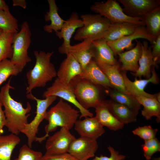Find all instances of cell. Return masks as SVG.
I'll use <instances>...</instances> for the list:
<instances>
[{"instance_id":"f6af8a7d","label":"cell","mask_w":160,"mask_h":160,"mask_svg":"<svg viewBox=\"0 0 160 160\" xmlns=\"http://www.w3.org/2000/svg\"><path fill=\"white\" fill-rule=\"evenodd\" d=\"M153 160H160V158H156L153 159Z\"/></svg>"},{"instance_id":"7bdbcfd3","label":"cell","mask_w":160,"mask_h":160,"mask_svg":"<svg viewBox=\"0 0 160 160\" xmlns=\"http://www.w3.org/2000/svg\"><path fill=\"white\" fill-rule=\"evenodd\" d=\"M0 10H9L8 6L4 0H0Z\"/></svg>"},{"instance_id":"603a6c76","label":"cell","mask_w":160,"mask_h":160,"mask_svg":"<svg viewBox=\"0 0 160 160\" xmlns=\"http://www.w3.org/2000/svg\"><path fill=\"white\" fill-rule=\"evenodd\" d=\"M103 101L95 108V117L103 127L116 131L121 129L124 124L116 118L109 110Z\"/></svg>"},{"instance_id":"d4e9b609","label":"cell","mask_w":160,"mask_h":160,"mask_svg":"<svg viewBox=\"0 0 160 160\" xmlns=\"http://www.w3.org/2000/svg\"><path fill=\"white\" fill-rule=\"evenodd\" d=\"M92 43L94 60L111 65L118 63L113 52L106 41L100 39L93 41Z\"/></svg>"},{"instance_id":"f546056e","label":"cell","mask_w":160,"mask_h":160,"mask_svg":"<svg viewBox=\"0 0 160 160\" xmlns=\"http://www.w3.org/2000/svg\"><path fill=\"white\" fill-rule=\"evenodd\" d=\"M146 28L154 40L160 34V7L143 16Z\"/></svg>"},{"instance_id":"83f0119b","label":"cell","mask_w":160,"mask_h":160,"mask_svg":"<svg viewBox=\"0 0 160 160\" xmlns=\"http://www.w3.org/2000/svg\"><path fill=\"white\" fill-rule=\"evenodd\" d=\"M141 105L143 106L141 111L142 115L148 120L153 116L157 117L156 121H160V103L156 98L143 96L135 97Z\"/></svg>"},{"instance_id":"9a60e30c","label":"cell","mask_w":160,"mask_h":160,"mask_svg":"<svg viewBox=\"0 0 160 160\" xmlns=\"http://www.w3.org/2000/svg\"><path fill=\"white\" fill-rule=\"evenodd\" d=\"M83 25L81 19L79 18L76 12L72 13L69 18L65 21L59 31L56 32V36L60 39H63V42L58 48V51L61 53L66 54L68 48L71 45V39L76 29Z\"/></svg>"},{"instance_id":"d6a6232c","label":"cell","mask_w":160,"mask_h":160,"mask_svg":"<svg viewBox=\"0 0 160 160\" xmlns=\"http://www.w3.org/2000/svg\"><path fill=\"white\" fill-rule=\"evenodd\" d=\"M14 33L5 32L0 35V62L12 57V41Z\"/></svg>"},{"instance_id":"4316f807","label":"cell","mask_w":160,"mask_h":160,"mask_svg":"<svg viewBox=\"0 0 160 160\" xmlns=\"http://www.w3.org/2000/svg\"><path fill=\"white\" fill-rule=\"evenodd\" d=\"M49 10L44 15L45 20L46 22L50 21V24L46 25L44 27V30L47 33H51L53 31L56 32L61 29L65 20L59 16L58 8L55 0H48Z\"/></svg>"},{"instance_id":"8992f818","label":"cell","mask_w":160,"mask_h":160,"mask_svg":"<svg viewBox=\"0 0 160 160\" xmlns=\"http://www.w3.org/2000/svg\"><path fill=\"white\" fill-rule=\"evenodd\" d=\"M90 10L108 19L111 24L129 23L139 25H145L143 17H130L124 12L123 8L115 0L95 2Z\"/></svg>"},{"instance_id":"484cf974","label":"cell","mask_w":160,"mask_h":160,"mask_svg":"<svg viewBox=\"0 0 160 160\" xmlns=\"http://www.w3.org/2000/svg\"><path fill=\"white\" fill-rule=\"evenodd\" d=\"M139 26L129 23L111 24L101 39L106 42L117 40L131 34Z\"/></svg>"},{"instance_id":"3957f363","label":"cell","mask_w":160,"mask_h":160,"mask_svg":"<svg viewBox=\"0 0 160 160\" xmlns=\"http://www.w3.org/2000/svg\"><path fill=\"white\" fill-rule=\"evenodd\" d=\"M79 111L60 98L57 103L47 111L45 119L48 123L44 127L46 134L55 131L58 127L70 130L80 116Z\"/></svg>"},{"instance_id":"5bb4252c","label":"cell","mask_w":160,"mask_h":160,"mask_svg":"<svg viewBox=\"0 0 160 160\" xmlns=\"http://www.w3.org/2000/svg\"><path fill=\"white\" fill-rule=\"evenodd\" d=\"M124 7V13L130 17H142L146 14L160 7L159 0H119Z\"/></svg>"},{"instance_id":"cb8c5ba5","label":"cell","mask_w":160,"mask_h":160,"mask_svg":"<svg viewBox=\"0 0 160 160\" xmlns=\"http://www.w3.org/2000/svg\"><path fill=\"white\" fill-rule=\"evenodd\" d=\"M105 104L111 113L124 124L137 121V115L126 106L112 100L104 101Z\"/></svg>"},{"instance_id":"7dc6e473","label":"cell","mask_w":160,"mask_h":160,"mask_svg":"<svg viewBox=\"0 0 160 160\" xmlns=\"http://www.w3.org/2000/svg\"><path fill=\"white\" fill-rule=\"evenodd\" d=\"M41 160H43L42 159Z\"/></svg>"},{"instance_id":"bcb514c9","label":"cell","mask_w":160,"mask_h":160,"mask_svg":"<svg viewBox=\"0 0 160 160\" xmlns=\"http://www.w3.org/2000/svg\"><path fill=\"white\" fill-rule=\"evenodd\" d=\"M3 32V31L2 30L0 29V35Z\"/></svg>"},{"instance_id":"5b68a950","label":"cell","mask_w":160,"mask_h":160,"mask_svg":"<svg viewBox=\"0 0 160 160\" xmlns=\"http://www.w3.org/2000/svg\"><path fill=\"white\" fill-rule=\"evenodd\" d=\"M83 25L77 29L74 39L78 41L86 39L92 41L101 39L111 23L99 14H83L81 16Z\"/></svg>"},{"instance_id":"836d02e7","label":"cell","mask_w":160,"mask_h":160,"mask_svg":"<svg viewBox=\"0 0 160 160\" xmlns=\"http://www.w3.org/2000/svg\"><path fill=\"white\" fill-rule=\"evenodd\" d=\"M20 72L10 60H2L0 62V86L10 76H16Z\"/></svg>"},{"instance_id":"f35d334b","label":"cell","mask_w":160,"mask_h":160,"mask_svg":"<svg viewBox=\"0 0 160 160\" xmlns=\"http://www.w3.org/2000/svg\"><path fill=\"white\" fill-rule=\"evenodd\" d=\"M151 44V55L154 62L158 66L160 62V34L154 40Z\"/></svg>"},{"instance_id":"ab89813d","label":"cell","mask_w":160,"mask_h":160,"mask_svg":"<svg viewBox=\"0 0 160 160\" xmlns=\"http://www.w3.org/2000/svg\"><path fill=\"white\" fill-rule=\"evenodd\" d=\"M43 160H78L68 152L55 154L45 153L43 155Z\"/></svg>"},{"instance_id":"ba28073f","label":"cell","mask_w":160,"mask_h":160,"mask_svg":"<svg viewBox=\"0 0 160 160\" xmlns=\"http://www.w3.org/2000/svg\"><path fill=\"white\" fill-rule=\"evenodd\" d=\"M69 84L77 100L85 109L95 108L103 101L98 86L89 81L76 76Z\"/></svg>"},{"instance_id":"f1b7e54d","label":"cell","mask_w":160,"mask_h":160,"mask_svg":"<svg viewBox=\"0 0 160 160\" xmlns=\"http://www.w3.org/2000/svg\"><path fill=\"white\" fill-rule=\"evenodd\" d=\"M20 139L18 135L11 133L0 136V160H12V153Z\"/></svg>"},{"instance_id":"e575fe53","label":"cell","mask_w":160,"mask_h":160,"mask_svg":"<svg viewBox=\"0 0 160 160\" xmlns=\"http://www.w3.org/2000/svg\"><path fill=\"white\" fill-rule=\"evenodd\" d=\"M43 156L41 152L34 151L24 144L20 148L17 157L14 160H41Z\"/></svg>"},{"instance_id":"8fae6325","label":"cell","mask_w":160,"mask_h":160,"mask_svg":"<svg viewBox=\"0 0 160 160\" xmlns=\"http://www.w3.org/2000/svg\"><path fill=\"white\" fill-rule=\"evenodd\" d=\"M152 74L149 79H138L136 77L134 81H132L128 77L125 71H123L121 74L123 77L126 89L129 94L134 97L143 96L156 99L157 94H152L146 92L144 89L149 83L157 84L159 82V78L155 69L153 66L151 70Z\"/></svg>"},{"instance_id":"d590c367","label":"cell","mask_w":160,"mask_h":160,"mask_svg":"<svg viewBox=\"0 0 160 160\" xmlns=\"http://www.w3.org/2000/svg\"><path fill=\"white\" fill-rule=\"evenodd\" d=\"M142 147L144 157L146 160H150L154 154L160 151V143L156 137L145 141Z\"/></svg>"},{"instance_id":"9c48e42d","label":"cell","mask_w":160,"mask_h":160,"mask_svg":"<svg viewBox=\"0 0 160 160\" xmlns=\"http://www.w3.org/2000/svg\"><path fill=\"white\" fill-rule=\"evenodd\" d=\"M50 96L59 97L73 104L79 110L80 119L86 117L93 116L92 113L84 108L78 102L70 84L61 82L57 77L51 85L44 92L42 97L45 98Z\"/></svg>"},{"instance_id":"4dcf8cb0","label":"cell","mask_w":160,"mask_h":160,"mask_svg":"<svg viewBox=\"0 0 160 160\" xmlns=\"http://www.w3.org/2000/svg\"><path fill=\"white\" fill-rule=\"evenodd\" d=\"M109 94L112 100L126 106L137 115L141 105L134 97L116 90L111 91Z\"/></svg>"},{"instance_id":"7a4b0ae2","label":"cell","mask_w":160,"mask_h":160,"mask_svg":"<svg viewBox=\"0 0 160 160\" xmlns=\"http://www.w3.org/2000/svg\"><path fill=\"white\" fill-rule=\"evenodd\" d=\"M53 52L34 51L36 61L33 68L26 73L28 86L26 93H31L36 87H44L47 83L57 76V71L50 61Z\"/></svg>"},{"instance_id":"44dd1931","label":"cell","mask_w":160,"mask_h":160,"mask_svg":"<svg viewBox=\"0 0 160 160\" xmlns=\"http://www.w3.org/2000/svg\"><path fill=\"white\" fill-rule=\"evenodd\" d=\"M95 61L106 75L113 87L119 92L129 95L126 89L123 76L120 72V67L118 63L111 65L99 61Z\"/></svg>"},{"instance_id":"4fadbf2b","label":"cell","mask_w":160,"mask_h":160,"mask_svg":"<svg viewBox=\"0 0 160 160\" xmlns=\"http://www.w3.org/2000/svg\"><path fill=\"white\" fill-rule=\"evenodd\" d=\"M138 38H142L149 41L152 44L154 39L150 36L145 26L137 27L131 34L125 36L117 40L106 42L114 53L118 55L125 49L132 48V42Z\"/></svg>"},{"instance_id":"e0dca14e","label":"cell","mask_w":160,"mask_h":160,"mask_svg":"<svg viewBox=\"0 0 160 160\" xmlns=\"http://www.w3.org/2000/svg\"><path fill=\"white\" fill-rule=\"evenodd\" d=\"M92 41L86 39L78 44L71 45L66 54L71 55L80 65L83 70L95 57Z\"/></svg>"},{"instance_id":"30bf717a","label":"cell","mask_w":160,"mask_h":160,"mask_svg":"<svg viewBox=\"0 0 160 160\" xmlns=\"http://www.w3.org/2000/svg\"><path fill=\"white\" fill-rule=\"evenodd\" d=\"M76 139L69 130L64 127L49 136L46 141L45 153L55 154L68 152L72 142Z\"/></svg>"},{"instance_id":"277c9868","label":"cell","mask_w":160,"mask_h":160,"mask_svg":"<svg viewBox=\"0 0 160 160\" xmlns=\"http://www.w3.org/2000/svg\"><path fill=\"white\" fill-rule=\"evenodd\" d=\"M26 97L29 99L35 100L36 103L35 116L30 123L27 124L21 132L27 137V145L31 148L34 141L41 143L49 136L47 134L41 137H37L36 135L39 125L43 119H45L47 108L55 100L57 97L50 96L44 99H40L34 96L31 93L27 94Z\"/></svg>"},{"instance_id":"ac0fdd59","label":"cell","mask_w":160,"mask_h":160,"mask_svg":"<svg viewBox=\"0 0 160 160\" xmlns=\"http://www.w3.org/2000/svg\"><path fill=\"white\" fill-rule=\"evenodd\" d=\"M83 71L79 63L71 55L68 54L57 71V76L61 82L69 84L74 78L80 74Z\"/></svg>"},{"instance_id":"d6986e66","label":"cell","mask_w":160,"mask_h":160,"mask_svg":"<svg viewBox=\"0 0 160 160\" xmlns=\"http://www.w3.org/2000/svg\"><path fill=\"white\" fill-rule=\"evenodd\" d=\"M77 76L106 89L113 88L106 75L93 59L83 70L82 73Z\"/></svg>"},{"instance_id":"7c38bea8","label":"cell","mask_w":160,"mask_h":160,"mask_svg":"<svg viewBox=\"0 0 160 160\" xmlns=\"http://www.w3.org/2000/svg\"><path fill=\"white\" fill-rule=\"evenodd\" d=\"M98 147L96 140L80 136L72 142L68 152L78 160H87L95 157Z\"/></svg>"},{"instance_id":"ffe728a7","label":"cell","mask_w":160,"mask_h":160,"mask_svg":"<svg viewBox=\"0 0 160 160\" xmlns=\"http://www.w3.org/2000/svg\"><path fill=\"white\" fill-rule=\"evenodd\" d=\"M136 41L135 47L118 55L119 61L122 63L120 67V70L122 71L135 73L139 68L138 61L142 54V43L140 41L136 40Z\"/></svg>"},{"instance_id":"ee69618b","label":"cell","mask_w":160,"mask_h":160,"mask_svg":"<svg viewBox=\"0 0 160 160\" xmlns=\"http://www.w3.org/2000/svg\"><path fill=\"white\" fill-rule=\"evenodd\" d=\"M156 99L157 101L159 103H160V92L157 93V95L156 97Z\"/></svg>"},{"instance_id":"52a82bcc","label":"cell","mask_w":160,"mask_h":160,"mask_svg":"<svg viewBox=\"0 0 160 160\" xmlns=\"http://www.w3.org/2000/svg\"><path fill=\"white\" fill-rule=\"evenodd\" d=\"M20 27V31L14 34L12 44L13 53L10 60L21 72L27 64L31 61L28 49L31 41L32 33L27 21L23 22Z\"/></svg>"},{"instance_id":"60d3db41","label":"cell","mask_w":160,"mask_h":160,"mask_svg":"<svg viewBox=\"0 0 160 160\" xmlns=\"http://www.w3.org/2000/svg\"><path fill=\"white\" fill-rule=\"evenodd\" d=\"M3 105L0 101V136L4 132V127L6 126V119L4 111L2 109Z\"/></svg>"},{"instance_id":"1f68e13d","label":"cell","mask_w":160,"mask_h":160,"mask_svg":"<svg viewBox=\"0 0 160 160\" xmlns=\"http://www.w3.org/2000/svg\"><path fill=\"white\" fill-rule=\"evenodd\" d=\"M0 29L14 34L19 31L18 21L9 10H0Z\"/></svg>"},{"instance_id":"b9f144b4","label":"cell","mask_w":160,"mask_h":160,"mask_svg":"<svg viewBox=\"0 0 160 160\" xmlns=\"http://www.w3.org/2000/svg\"><path fill=\"white\" fill-rule=\"evenodd\" d=\"M12 2L14 6H19L24 9L27 7L26 2L25 0H13Z\"/></svg>"},{"instance_id":"2e32d148","label":"cell","mask_w":160,"mask_h":160,"mask_svg":"<svg viewBox=\"0 0 160 160\" xmlns=\"http://www.w3.org/2000/svg\"><path fill=\"white\" fill-rule=\"evenodd\" d=\"M75 130L80 135L96 140L105 132L103 127L95 116L86 117L82 120H77L74 126Z\"/></svg>"},{"instance_id":"6da1fadb","label":"cell","mask_w":160,"mask_h":160,"mask_svg":"<svg viewBox=\"0 0 160 160\" xmlns=\"http://www.w3.org/2000/svg\"><path fill=\"white\" fill-rule=\"evenodd\" d=\"M11 77L7 83L1 88L0 101L4 107V112L6 119L5 126L11 133L18 135L24 129L28 123V118L30 114L31 106L27 102L24 108L20 102L15 100L9 94L10 89H14L10 84Z\"/></svg>"},{"instance_id":"8d00e7d4","label":"cell","mask_w":160,"mask_h":160,"mask_svg":"<svg viewBox=\"0 0 160 160\" xmlns=\"http://www.w3.org/2000/svg\"><path fill=\"white\" fill-rule=\"evenodd\" d=\"M158 131L157 129H153L150 125H144L137 128L132 131V133L145 141L156 137Z\"/></svg>"},{"instance_id":"7402d4cb","label":"cell","mask_w":160,"mask_h":160,"mask_svg":"<svg viewBox=\"0 0 160 160\" xmlns=\"http://www.w3.org/2000/svg\"><path fill=\"white\" fill-rule=\"evenodd\" d=\"M142 54L139 61V68L135 73H132V75L141 79L142 76L146 79L151 76V67L153 66L157 68L154 62L151 53V47H148V42L144 41L141 44Z\"/></svg>"},{"instance_id":"74e56055","label":"cell","mask_w":160,"mask_h":160,"mask_svg":"<svg viewBox=\"0 0 160 160\" xmlns=\"http://www.w3.org/2000/svg\"><path fill=\"white\" fill-rule=\"evenodd\" d=\"M108 149L110 153L109 157L101 154L99 156H95L91 160H124L125 159V155L120 154L119 151L115 150L112 146L109 145Z\"/></svg>"}]
</instances>
